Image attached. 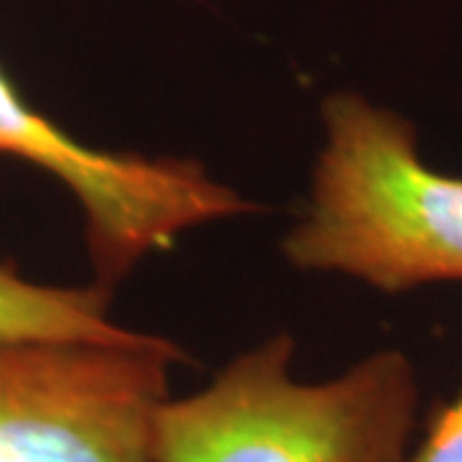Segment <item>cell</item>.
I'll list each match as a JSON object with an SVG mask.
<instances>
[{
    "mask_svg": "<svg viewBox=\"0 0 462 462\" xmlns=\"http://www.w3.org/2000/svg\"><path fill=\"white\" fill-rule=\"evenodd\" d=\"M296 342L275 334L154 416L152 462H411L419 378L378 349L329 380L293 375Z\"/></svg>",
    "mask_w": 462,
    "mask_h": 462,
    "instance_id": "cell-1",
    "label": "cell"
},
{
    "mask_svg": "<svg viewBox=\"0 0 462 462\" xmlns=\"http://www.w3.org/2000/svg\"><path fill=\"white\" fill-rule=\"evenodd\" d=\"M324 147L285 260L383 293L462 281V178L421 160L409 118L357 93L324 100Z\"/></svg>",
    "mask_w": 462,
    "mask_h": 462,
    "instance_id": "cell-2",
    "label": "cell"
},
{
    "mask_svg": "<svg viewBox=\"0 0 462 462\" xmlns=\"http://www.w3.org/2000/svg\"><path fill=\"white\" fill-rule=\"evenodd\" d=\"M180 346L126 342L0 345V462H152Z\"/></svg>",
    "mask_w": 462,
    "mask_h": 462,
    "instance_id": "cell-3",
    "label": "cell"
},
{
    "mask_svg": "<svg viewBox=\"0 0 462 462\" xmlns=\"http://www.w3.org/2000/svg\"><path fill=\"white\" fill-rule=\"evenodd\" d=\"M0 154L50 172L75 196L96 282L114 288L185 231L254 214L260 206L188 157L103 152L26 103L0 67Z\"/></svg>",
    "mask_w": 462,
    "mask_h": 462,
    "instance_id": "cell-4",
    "label": "cell"
},
{
    "mask_svg": "<svg viewBox=\"0 0 462 462\" xmlns=\"http://www.w3.org/2000/svg\"><path fill=\"white\" fill-rule=\"evenodd\" d=\"M111 288L44 285L26 281L14 264L0 263V345L14 342H126L139 331L116 324Z\"/></svg>",
    "mask_w": 462,
    "mask_h": 462,
    "instance_id": "cell-5",
    "label": "cell"
},
{
    "mask_svg": "<svg viewBox=\"0 0 462 462\" xmlns=\"http://www.w3.org/2000/svg\"><path fill=\"white\" fill-rule=\"evenodd\" d=\"M411 462H462V388L434 413L427 437L411 455Z\"/></svg>",
    "mask_w": 462,
    "mask_h": 462,
    "instance_id": "cell-6",
    "label": "cell"
}]
</instances>
